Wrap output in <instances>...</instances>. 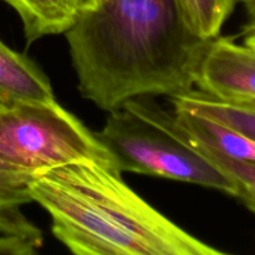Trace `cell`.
I'll return each mask as SVG.
<instances>
[{
    "mask_svg": "<svg viewBox=\"0 0 255 255\" xmlns=\"http://www.w3.org/2000/svg\"><path fill=\"white\" fill-rule=\"evenodd\" d=\"M64 34L80 94L106 112L136 97L191 91L211 42L176 0H97Z\"/></svg>",
    "mask_w": 255,
    "mask_h": 255,
    "instance_id": "6da1fadb",
    "label": "cell"
},
{
    "mask_svg": "<svg viewBox=\"0 0 255 255\" xmlns=\"http://www.w3.org/2000/svg\"><path fill=\"white\" fill-rule=\"evenodd\" d=\"M51 82L32 60L0 40V104L55 101Z\"/></svg>",
    "mask_w": 255,
    "mask_h": 255,
    "instance_id": "8992f818",
    "label": "cell"
},
{
    "mask_svg": "<svg viewBox=\"0 0 255 255\" xmlns=\"http://www.w3.org/2000/svg\"><path fill=\"white\" fill-rule=\"evenodd\" d=\"M244 44L248 45V46H251L252 49L255 50V34L246 36V39H244Z\"/></svg>",
    "mask_w": 255,
    "mask_h": 255,
    "instance_id": "5bb4252c",
    "label": "cell"
},
{
    "mask_svg": "<svg viewBox=\"0 0 255 255\" xmlns=\"http://www.w3.org/2000/svg\"><path fill=\"white\" fill-rule=\"evenodd\" d=\"M114 163L82 159L32 173L29 193L76 255H224L147 203Z\"/></svg>",
    "mask_w": 255,
    "mask_h": 255,
    "instance_id": "7a4b0ae2",
    "label": "cell"
},
{
    "mask_svg": "<svg viewBox=\"0 0 255 255\" xmlns=\"http://www.w3.org/2000/svg\"><path fill=\"white\" fill-rule=\"evenodd\" d=\"M35 249L21 239L14 238V237L2 236L0 238V253L7 254H32Z\"/></svg>",
    "mask_w": 255,
    "mask_h": 255,
    "instance_id": "7c38bea8",
    "label": "cell"
},
{
    "mask_svg": "<svg viewBox=\"0 0 255 255\" xmlns=\"http://www.w3.org/2000/svg\"><path fill=\"white\" fill-rule=\"evenodd\" d=\"M239 104H247V105H251V106L255 107V100H251V101H246V102H239Z\"/></svg>",
    "mask_w": 255,
    "mask_h": 255,
    "instance_id": "9a60e30c",
    "label": "cell"
},
{
    "mask_svg": "<svg viewBox=\"0 0 255 255\" xmlns=\"http://www.w3.org/2000/svg\"><path fill=\"white\" fill-rule=\"evenodd\" d=\"M189 141L209 162L232 179L236 186L234 197H237L252 213L255 214V163L229 158L192 138H189Z\"/></svg>",
    "mask_w": 255,
    "mask_h": 255,
    "instance_id": "8fae6325",
    "label": "cell"
},
{
    "mask_svg": "<svg viewBox=\"0 0 255 255\" xmlns=\"http://www.w3.org/2000/svg\"><path fill=\"white\" fill-rule=\"evenodd\" d=\"M244 5L247 12V22L243 25L242 34L244 36L255 34V0H238Z\"/></svg>",
    "mask_w": 255,
    "mask_h": 255,
    "instance_id": "4fadbf2b",
    "label": "cell"
},
{
    "mask_svg": "<svg viewBox=\"0 0 255 255\" xmlns=\"http://www.w3.org/2000/svg\"><path fill=\"white\" fill-rule=\"evenodd\" d=\"M0 159L31 173L82 159L114 163L96 134L57 100L0 110Z\"/></svg>",
    "mask_w": 255,
    "mask_h": 255,
    "instance_id": "277c9868",
    "label": "cell"
},
{
    "mask_svg": "<svg viewBox=\"0 0 255 255\" xmlns=\"http://www.w3.org/2000/svg\"><path fill=\"white\" fill-rule=\"evenodd\" d=\"M5 107H6V106H4L2 104H0V109H5Z\"/></svg>",
    "mask_w": 255,
    "mask_h": 255,
    "instance_id": "2e32d148",
    "label": "cell"
},
{
    "mask_svg": "<svg viewBox=\"0 0 255 255\" xmlns=\"http://www.w3.org/2000/svg\"><path fill=\"white\" fill-rule=\"evenodd\" d=\"M32 173L0 159V233L21 239L37 251L42 244V234L21 211L31 203L29 182Z\"/></svg>",
    "mask_w": 255,
    "mask_h": 255,
    "instance_id": "52a82bcc",
    "label": "cell"
},
{
    "mask_svg": "<svg viewBox=\"0 0 255 255\" xmlns=\"http://www.w3.org/2000/svg\"><path fill=\"white\" fill-rule=\"evenodd\" d=\"M197 87L229 102L255 100V50L233 37L211 40L199 66Z\"/></svg>",
    "mask_w": 255,
    "mask_h": 255,
    "instance_id": "5b68a950",
    "label": "cell"
},
{
    "mask_svg": "<svg viewBox=\"0 0 255 255\" xmlns=\"http://www.w3.org/2000/svg\"><path fill=\"white\" fill-rule=\"evenodd\" d=\"M238 0H176L188 26L207 40L221 35Z\"/></svg>",
    "mask_w": 255,
    "mask_h": 255,
    "instance_id": "30bf717a",
    "label": "cell"
},
{
    "mask_svg": "<svg viewBox=\"0 0 255 255\" xmlns=\"http://www.w3.org/2000/svg\"><path fill=\"white\" fill-rule=\"evenodd\" d=\"M107 114L104 127L95 134L120 172L186 182L234 197L232 179L192 144L174 112L152 96L128 100Z\"/></svg>",
    "mask_w": 255,
    "mask_h": 255,
    "instance_id": "3957f363",
    "label": "cell"
},
{
    "mask_svg": "<svg viewBox=\"0 0 255 255\" xmlns=\"http://www.w3.org/2000/svg\"><path fill=\"white\" fill-rule=\"evenodd\" d=\"M0 110H1V109H0Z\"/></svg>",
    "mask_w": 255,
    "mask_h": 255,
    "instance_id": "e0dca14e",
    "label": "cell"
},
{
    "mask_svg": "<svg viewBox=\"0 0 255 255\" xmlns=\"http://www.w3.org/2000/svg\"><path fill=\"white\" fill-rule=\"evenodd\" d=\"M22 22L27 44L44 36L64 34L80 10L92 7L97 0H2Z\"/></svg>",
    "mask_w": 255,
    "mask_h": 255,
    "instance_id": "ba28073f",
    "label": "cell"
},
{
    "mask_svg": "<svg viewBox=\"0 0 255 255\" xmlns=\"http://www.w3.org/2000/svg\"><path fill=\"white\" fill-rule=\"evenodd\" d=\"M173 110L208 117L255 141V107L219 100L199 89L171 97Z\"/></svg>",
    "mask_w": 255,
    "mask_h": 255,
    "instance_id": "9c48e42d",
    "label": "cell"
}]
</instances>
